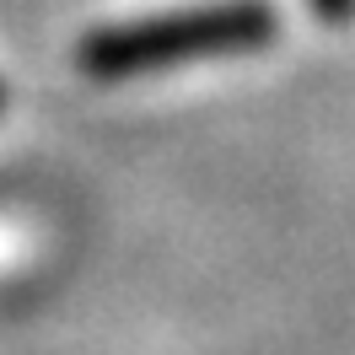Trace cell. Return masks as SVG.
<instances>
[{"label": "cell", "mask_w": 355, "mask_h": 355, "mask_svg": "<svg viewBox=\"0 0 355 355\" xmlns=\"http://www.w3.org/2000/svg\"><path fill=\"white\" fill-rule=\"evenodd\" d=\"M275 17L259 0H226V6H194V11H173V17H151L135 27H103L81 44V70L119 81V76H151V70H173L183 60H205V54H232V49L269 44Z\"/></svg>", "instance_id": "6da1fadb"}, {"label": "cell", "mask_w": 355, "mask_h": 355, "mask_svg": "<svg viewBox=\"0 0 355 355\" xmlns=\"http://www.w3.org/2000/svg\"><path fill=\"white\" fill-rule=\"evenodd\" d=\"M350 6H355V0H318V11H323V17H345Z\"/></svg>", "instance_id": "7a4b0ae2"}]
</instances>
